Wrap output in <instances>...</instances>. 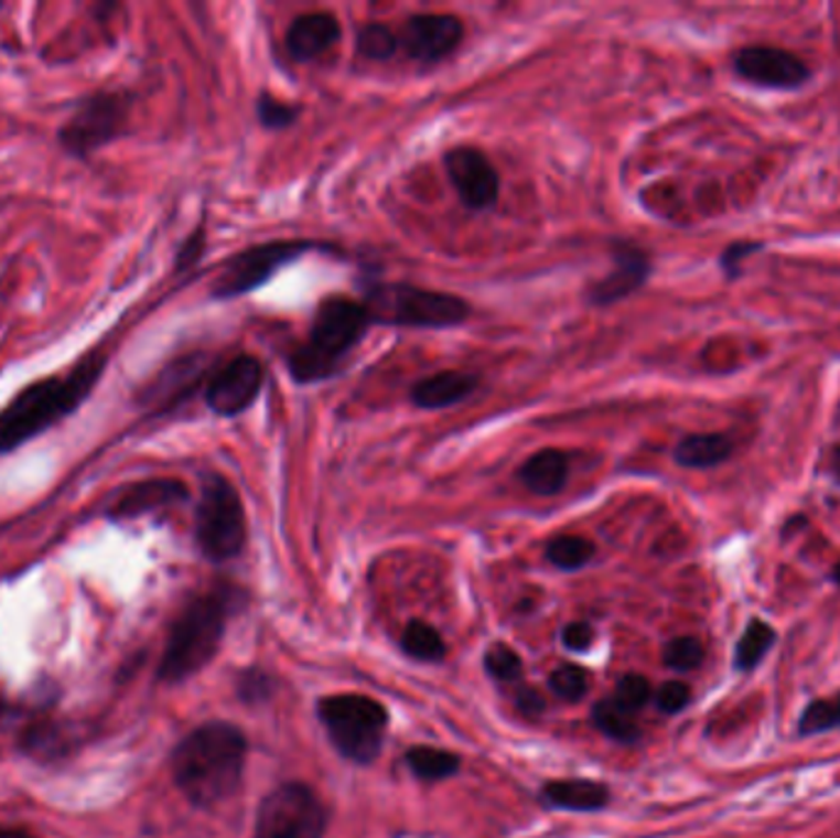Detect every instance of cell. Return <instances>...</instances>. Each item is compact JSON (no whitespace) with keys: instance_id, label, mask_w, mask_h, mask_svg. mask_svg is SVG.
Masks as SVG:
<instances>
[{"instance_id":"obj_19","label":"cell","mask_w":840,"mask_h":838,"mask_svg":"<svg viewBox=\"0 0 840 838\" xmlns=\"http://www.w3.org/2000/svg\"><path fill=\"white\" fill-rule=\"evenodd\" d=\"M735 453V440L725 433H691L678 440L674 460L688 470H710L728 463Z\"/></svg>"},{"instance_id":"obj_43","label":"cell","mask_w":840,"mask_h":838,"mask_svg":"<svg viewBox=\"0 0 840 838\" xmlns=\"http://www.w3.org/2000/svg\"><path fill=\"white\" fill-rule=\"evenodd\" d=\"M833 580H836V583L840 585V561L836 563V568H833Z\"/></svg>"},{"instance_id":"obj_31","label":"cell","mask_w":840,"mask_h":838,"mask_svg":"<svg viewBox=\"0 0 840 838\" xmlns=\"http://www.w3.org/2000/svg\"><path fill=\"white\" fill-rule=\"evenodd\" d=\"M484 669L499 681H516L524 674V662L509 644L497 642L484 652Z\"/></svg>"},{"instance_id":"obj_17","label":"cell","mask_w":840,"mask_h":838,"mask_svg":"<svg viewBox=\"0 0 840 838\" xmlns=\"http://www.w3.org/2000/svg\"><path fill=\"white\" fill-rule=\"evenodd\" d=\"M340 40V23L330 13H305L295 18V23L288 28L286 45L288 52L300 62H310L325 55L330 47H335Z\"/></svg>"},{"instance_id":"obj_9","label":"cell","mask_w":840,"mask_h":838,"mask_svg":"<svg viewBox=\"0 0 840 838\" xmlns=\"http://www.w3.org/2000/svg\"><path fill=\"white\" fill-rule=\"evenodd\" d=\"M327 809L308 784L286 782L258 807L256 838H322Z\"/></svg>"},{"instance_id":"obj_16","label":"cell","mask_w":840,"mask_h":838,"mask_svg":"<svg viewBox=\"0 0 840 838\" xmlns=\"http://www.w3.org/2000/svg\"><path fill=\"white\" fill-rule=\"evenodd\" d=\"M187 497H190L187 485H182L180 480H172V477L143 480V482H136V485L131 487L121 490V494H118L109 507V517L136 519L155 509H165V507H172V504L187 502Z\"/></svg>"},{"instance_id":"obj_39","label":"cell","mask_w":840,"mask_h":838,"mask_svg":"<svg viewBox=\"0 0 840 838\" xmlns=\"http://www.w3.org/2000/svg\"><path fill=\"white\" fill-rule=\"evenodd\" d=\"M516 706H519L524 716L536 718L546 711V698L536 689H531V686H524V689L516 691Z\"/></svg>"},{"instance_id":"obj_21","label":"cell","mask_w":840,"mask_h":838,"mask_svg":"<svg viewBox=\"0 0 840 838\" xmlns=\"http://www.w3.org/2000/svg\"><path fill=\"white\" fill-rule=\"evenodd\" d=\"M541 797L556 809L597 812L610 802V792L605 784L592 780H558L546 784Z\"/></svg>"},{"instance_id":"obj_34","label":"cell","mask_w":840,"mask_h":838,"mask_svg":"<svg viewBox=\"0 0 840 838\" xmlns=\"http://www.w3.org/2000/svg\"><path fill=\"white\" fill-rule=\"evenodd\" d=\"M298 109L286 101H278L273 96H261L258 99V121H261L266 128H273V131H280V128H288L290 123H295Z\"/></svg>"},{"instance_id":"obj_26","label":"cell","mask_w":840,"mask_h":838,"mask_svg":"<svg viewBox=\"0 0 840 838\" xmlns=\"http://www.w3.org/2000/svg\"><path fill=\"white\" fill-rule=\"evenodd\" d=\"M401 644L408 657L420 659V662H438L445 657L443 637H440V632L433 625H428V622L423 620L408 622Z\"/></svg>"},{"instance_id":"obj_15","label":"cell","mask_w":840,"mask_h":838,"mask_svg":"<svg viewBox=\"0 0 840 838\" xmlns=\"http://www.w3.org/2000/svg\"><path fill=\"white\" fill-rule=\"evenodd\" d=\"M651 273L649 254L642 251L634 244H617L615 246V268L602 278L600 283L590 288V300L595 305H615L620 300L629 298L632 293L646 283Z\"/></svg>"},{"instance_id":"obj_1","label":"cell","mask_w":840,"mask_h":838,"mask_svg":"<svg viewBox=\"0 0 840 838\" xmlns=\"http://www.w3.org/2000/svg\"><path fill=\"white\" fill-rule=\"evenodd\" d=\"M106 364L109 357L104 352H86L67 374L45 376L15 394L8 406L0 408V455L13 453L77 413L101 382Z\"/></svg>"},{"instance_id":"obj_2","label":"cell","mask_w":840,"mask_h":838,"mask_svg":"<svg viewBox=\"0 0 840 838\" xmlns=\"http://www.w3.org/2000/svg\"><path fill=\"white\" fill-rule=\"evenodd\" d=\"M246 767V735L231 723L212 721L172 752V780L195 807H214L239 789Z\"/></svg>"},{"instance_id":"obj_13","label":"cell","mask_w":840,"mask_h":838,"mask_svg":"<svg viewBox=\"0 0 840 838\" xmlns=\"http://www.w3.org/2000/svg\"><path fill=\"white\" fill-rule=\"evenodd\" d=\"M452 187L470 210H489L499 197V175L477 148H455L445 155Z\"/></svg>"},{"instance_id":"obj_8","label":"cell","mask_w":840,"mask_h":838,"mask_svg":"<svg viewBox=\"0 0 840 838\" xmlns=\"http://www.w3.org/2000/svg\"><path fill=\"white\" fill-rule=\"evenodd\" d=\"M131 106L133 99L126 92H96L86 96L57 131L60 146L69 155L86 160L126 133Z\"/></svg>"},{"instance_id":"obj_29","label":"cell","mask_w":840,"mask_h":838,"mask_svg":"<svg viewBox=\"0 0 840 838\" xmlns=\"http://www.w3.org/2000/svg\"><path fill=\"white\" fill-rule=\"evenodd\" d=\"M833 728H840V694L833 698V701H814L806 706V711L801 713V721H799L801 735L826 733V730H833Z\"/></svg>"},{"instance_id":"obj_11","label":"cell","mask_w":840,"mask_h":838,"mask_svg":"<svg viewBox=\"0 0 840 838\" xmlns=\"http://www.w3.org/2000/svg\"><path fill=\"white\" fill-rule=\"evenodd\" d=\"M732 69L742 82L769 92H799L811 79L809 64L801 57L789 50L767 45H752L735 52Z\"/></svg>"},{"instance_id":"obj_12","label":"cell","mask_w":840,"mask_h":838,"mask_svg":"<svg viewBox=\"0 0 840 838\" xmlns=\"http://www.w3.org/2000/svg\"><path fill=\"white\" fill-rule=\"evenodd\" d=\"M263 369L251 354H239L212 376L204 399L217 416H239L249 408L261 391Z\"/></svg>"},{"instance_id":"obj_30","label":"cell","mask_w":840,"mask_h":838,"mask_svg":"<svg viewBox=\"0 0 840 838\" xmlns=\"http://www.w3.org/2000/svg\"><path fill=\"white\" fill-rule=\"evenodd\" d=\"M706 649L696 637H674L664 647V664L674 672H693L703 664Z\"/></svg>"},{"instance_id":"obj_14","label":"cell","mask_w":840,"mask_h":838,"mask_svg":"<svg viewBox=\"0 0 840 838\" xmlns=\"http://www.w3.org/2000/svg\"><path fill=\"white\" fill-rule=\"evenodd\" d=\"M462 35H465V28H462L460 18L426 13L408 20L398 35V45L408 52V57L438 62L457 50Z\"/></svg>"},{"instance_id":"obj_3","label":"cell","mask_w":840,"mask_h":838,"mask_svg":"<svg viewBox=\"0 0 840 838\" xmlns=\"http://www.w3.org/2000/svg\"><path fill=\"white\" fill-rule=\"evenodd\" d=\"M239 605L241 590L229 583H217L192 600L170 630L163 659L158 666V679L180 684L204 669L217 654L226 622Z\"/></svg>"},{"instance_id":"obj_23","label":"cell","mask_w":840,"mask_h":838,"mask_svg":"<svg viewBox=\"0 0 840 838\" xmlns=\"http://www.w3.org/2000/svg\"><path fill=\"white\" fill-rule=\"evenodd\" d=\"M592 721H595L602 733L617 740V743H637L639 740V726L634 721V713L620 706L612 696L602 698V701L592 708Z\"/></svg>"},{"instance_id":"obj_22","label":"cell","mask_w":840,"mask_h":838,"mask_svg":"<svg viewBox=\"0 0 840 838\" xmlns=\"http://www.w3.org/2000/svg\"><path fill=\"white\" fill-rule=\"evenodd\" d=\"M406 765L418 780L440 782L455 775L460 770V758L440 748L416 745L406 752Z\"/></svg>"},{"instance_id":"obj_35","label":"cell","mask_w":840,"mask_h":838,"mask_svg":"<svg viewBox=\"0 0 840 838\" xmlns=\"http://www.w3.org/2000/svg\"><path fill=\"white\" fill-rule=\"evenodd\" d=\"M762 249H764L762 241H750V239L732 241L728 249L720 254V268H723L728 281H737V278L742 276V264H745L752 254H757Z\"/></svg>"},{"instance_id":"obj_4","label":"cell","mask_w":840,"mask_h":838,"mask_svg":"<svg viewBox=\"0 0 840 838\" xmlns=\"http://www.w3.org/2000/svg\"><path fill=\"white\" fill-rule=\"evenodd\" d=\"M369 325L371 322L359 300L342 296L327 298L312 320L308 342L290 354L288 369L293 379L300 384L327 379L337 372L340 362L359 345Z\"/></svg>"},{"instance_id":"obj_20","label":"cell","mask_w":840,"mask_h":838,"mask_svg":"<svg viewBox=\"0 0 840 838\" xmlns=\"http://www.w3.org/2000/svg\"><path fill=\"white\" fill-rule=\"evenodd\" d=\"M570 475V460L563 453V450H541V453L531 455L519 470V480L521 485L534 492L541 494V497H551V494H558L566 487Z\"/></svg>"},{"instance_id":"obj_6","label":"cell","mask_w":840,"mask_h":838,"mask_svg":"<svg viewBox=\"0 0 840 838\" xmlns=\"http://www.w3.org/2000/svg\"><path fill=\"white\" fill-rule=\"evenodd\" d=\"M317 713L342 758L357 765H369L379 758L389 728V713L379 701L362 694H337L322 698Z\"/></svg>"},{"instance_id":"obj_42","label":"cell","mask_w":840,"mask_h":838,"mask_svg":"<svg viewBox=\"0 0 840 838\" xmlns=\"http://www.w3.org/2000/svg\"><path fill=\"white\" fill-rule=\"evenodd\" d=\"M0 838H37V836H32L23 829H6V826H0Z\"/></svg>"},{"instance_id":"obj_44","label":"cell","mask_w":840,"mask_h":838,"mask_svg":"<svg viewBox=\"0 0 840 838\" xmlns=\"http://www.w3.org/2000/svg\"><path fill=\"white\" fill-rule=\"evenodd\" d=\"M6 711H8V706H6V701H3V698H0V718H3V716H6Z\"/></svg>"},{"instance_id":"obj_28","label":"cell","mask_w":840,"mask_h":838,"mask_svg":"<svg viewBox=\"0 0 840 838\" xmlns=\"http://www.w3.org/2000/svg\"><path fill=\"white\" fill-rule=\"evenodd\" d=\"M357 50L366 60H389L398 50V35L379 23L364 25L357 35Z\"/></svg>"},{"instance_id":"obj_38","label":"cell","mask_w":840,"mask_h":838,"mask_svg":"<svg viewBox=\"0 0 840 838\" xmlns=\"http://www.w3.org/2000/svg\"><path fill=\"white\" fill-rule=\"evenodd\" d=\"M568 649L573 652H583L588 649L592 640H595V630L588 622H570V625L563 627V635H560Z\"/></svg>"},{"instance_id":"obj_33","label":"cell","mask_w":840,"mask_h":838,"mask_svg":"<svg viewBox=\"0 0 840 838\" xmlns=\"http://www.w3.org/2000/svg\"><path fill=\"white\" fill-rule=\"evenodd\" d=\"M612 698H615L620 706L627 708V711L637 713L654 698L651 684L642 674H624L622 679L617 681V689H615V696Z\"/></svg>"},{"instance_id":"obj_27","label":"cell","mask_w":840,"mask_h":838,"mask_svg":"<svg viewBox=\"0 0 840 838\" xmlns=\"http://www.w3.org/2000/svg\"><path fill=\"white\" fill-rule=\"evenodd\" d=\"M774 640H777V635H774V630L767 625V622L752 620L737 642V649H735L737 669H745V672L755 669V666L767 657Z\"/></svg>"},{"instance_id":"obj_36","label":"cell","mask_w":840,"mask_h":838,"mask_svg":"<svg viewBox=\"0 0 840 838\" xmlns=\"http://www.w3.org/2000/svg\"><path fill=\"white\" fill-rule=\"evenodd\" d=\"M271 691H273V681L271 676H266L263 672L249 669L239 676V696L246 703L266 701V698L271 696Z\"/></svg>"},{"instance_id":"obj_41","label":"cell","mask_w":840,"mask_h":838,"mask_svg":"<svg viewBox=\"0 0 840 838\" xmlns=\"http://www.w3.org/2000/svg\"><path fill=\"white\" fill-rule=\"evenodd\" d=\"M826 475L831 477L836 485L840 487V445H833L831 450H828V458H826Z\"/></svg>"},{"instance_id":"obj_24","label":"cell","mask_w":840,"mask_h":838,"mask_svg":"<svg viewBox=\"0 0 840 838\" xmlns=\"http://www.w3.org/2000/svg\"><path fill=\"white\" fill-rule=\"evenodd\" d=\"M69 745L72 735L57 723H35L20 738V748L35 760H55L64 755Z\"/></svg>"},{"instance_id":"obj_32","label":"cell","mask_w":840,"mask_h":838,"mask_svg":"<svg viewBox=\"0 0 840 838\" xmlns=\"http://www.w3.org/2000/svg\"><path fill=\"white\" fill-rule=\"evenodd\" d=\"M548 684H551V691L558 698H563V701H580V698L588 694L590 679H588V672L583 669V666L563 664L551 674Z\"/></svg>"},{"instance_id":"obj_37","label":"cell","mask_w":840,"mask_h":838,"mask_svg":"<svg viewBox=\"0 0 840 838\" xmlns=\"http://www.w3.org/2000/svg\"><path fill=\"white\" fill-rule=\"evenodd\" d=\"M654 698H656V706H659V711L674 716V713H681L688 706V701H691V689H688L683 681H669L656 691Z\"/></svg>"},{"instance_id":"obj_40","label":"cell","mask_w":840,"mask_h":838,"mask_svg":"<svg viewBox=\"0 0 840 838\" xmlns=\"http://www.w3.org/2000/svg\"><path fill=\"white\" fill-rule=\"evenodd\" d=\"M202 251H204V234H202V229H197L185 244H182V249L177 251V271H182V268H190L192 264H197Z\"/></svg>"},{"instance_id":"obj_25","label":"cell","mask_w":840,"mask_h":838,"mask_svg":"<svg viewBox=\"0 0 840 838\" xmlns=\"http://www.w3.org/2000/svg\"><path fill=\"white\" fill-rule=\"evenodd\" d=\"M595 556V544L588 541L585 536L563 534L546 546V558L560 571H578L592 561Z\"/></svg>"},{"instance_id":"obj_7","label":"cell","mask_w":840,"mask_h":838,"mask_svg":"<svg viewBox=\"0 0 840 838\" xmlns=\"http://www.w3.org/2000/svg\"><path fill=\"white\" fill-rule=\"evenodd\" d=\"M200 551L214 563L239 556L246 544V514L239 492L222 475H207L195 514Z\"/></svg>"},{"instance_id":"obj_10","label":"cell","mask_w":840,"mask_h":838,"mask_svg":"<svg viewBox=\"0 0 840 838\" xmlns=\"http://www.w3.org/2000/svg\"><path fill=\"white\" fill-rule=\"evenodd\" d=\"M310 249H317V244L271 241V244H261V246H254V249L236 254L234 259L224 266L217 283L212 286V296L226 300V298H239V296L251 293V290L271 281V276L278 271V268L293 264Z\"/></svg>"},{"instance_id":"obj_18","label":"cell","mask_w":840,"mask_h":838,"mask_svg":"<svg viewBox=\"0 0 840 838\" xmlns=\"http://www.w3.org/2000/svg\"><path fill=\"white\" fill-rule=\"evenodd\" d=\"M477 384L480 379L475 374L440 372L428 376V379H420L413 386L411 401L418 408H426V411H438V408H448L465 401L467 396H472V391L477 389Z\"/></svg>"},{"instance_id":"obj_5","label":"cell","mask_w":840,"mask_h":838,"mask_svg":"<svg viewBox=\"0 0 840 838\" xmlns=\"http://www.w3.org/2000/svg\"><path fill=\"white\" fill-rule=\"evenodd\" d=\"M369 322L394 327H455L470 318L465 300L408 283H381L362 300Z\"/></svg>"}]
</instances>
